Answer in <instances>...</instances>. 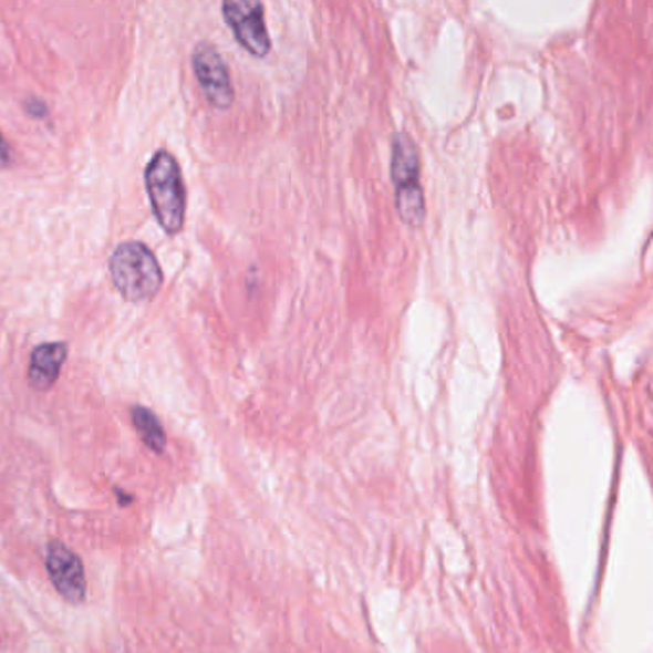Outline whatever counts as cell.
<instances>
[{
	"mask_svg": "<svg viewBox=\"0 0 653 653\" xmlns=\"http://www.w3.org/2000/svg\"><path fill=\"white\" fill-rule=\"evenodd\" d=\"M144 185L152 214L165 235L177 236L186 222V186L177 157L167 149H157L144 169Z\"/></svg>",
	"mask_w": 653,
	"mask_h": 653,
	"instance_id": "6da1fadb",
	"label": "cell"
},
{
	"mask_svg": "<svg viewBox=\"0 0 653 653\" xmlns=\"http://www.w3.org/2000/svg\"><path fill=\"white\" fill-rule=\"evenodd\" d=\"M115 290L131 303L156 298L164 286V270L154 251L143 242L128 240L117 246L107 261Z\"/></svg>",
	"mask_w": 653,
	"mask_h": 653,
	"instance_id": "7a4b0ae2",
	"label": "cell"
},
{
	"mask_svg": "<svg viewBox=\"0 0 653 653\" xmlns=\"http://www.w3.org/2000/svg\"><path fill=\"white\" fill-rule=\"evenodd\" d=\"M391 183L395 186L398 217L412 228L422 227L426 219V199L419 185V154L406 133L391 141Z\"/></svg>",
	"mask_w": 653,
	"mask_h": 653,
	"instance_id": "3957f363",
	"label": "cell"
},
{
	"mask_svg": "<svg viewBox=\"0 0 653 653\" xmlns=\"http://www.w3.org/2000/svg\"><path fill=\"white\" fill-rule=\"evenodd\" d=\"M193 68L201 93L217 110H228L235 104V86L225 58L214 44L201 41L193 52Z\"/></svg>",
	"mask_w": 653,
	"mask_h": 653,
	"instance_id": "277c9868",
	"label": "cell"
},
{
	"mask_svg": "<svg viewBox=\"0 0 653 653\" xmlns=\"http://www.w3.org/2000/svg\"><path fill=\"white\" fill-rule=\"evenodd\" d=\"M222 18L232 29L236 41L243 50H248L251 56L263 58L272 49L267 23H265V8L261 2H225L222 4Z\"/></svg>",
	"mask_w": 653,
	"mask_h": 653,
	"instance_id": "5b68a950",
	"label": "cell"
},
{
	"mask_svg": "<svg viewBox=\"0 0 653 653\" xmlns=\"http://www.w3.org/2000/svg\"><path fill=\"white\" fill-rule=\"evenodd\" d=\"M46 571L58 594L65 602L73 605L85 602L86 577L83 561L62 540H50L46 547Z\"/></svg>",
	"mask_w": 653,
	"mask_h": 653,
	"instance_id": "8992f818",
	"label": "cell"
},
{
	"mask_svg": "<svg viewBox=\"0 0 653 653\" xmlns=\"http://www.w3.org/2000/svg\"><path fill=\"white\" fill-rule=\"evenodd\" d=\"M65 361H68V343L64 341L39 343L29 356V385L35 391L52 390Z\"/></svg>",
	"mask_w": 653,
	"mask_h": 653,
	"instance_id": "52a82bcc",
	"label": "cell"
},
{
	"mask_svg": "<svg viewBox=\"0 0 653 653\" xmlns=\"http://www.w3.org/2000/svg\"><path fill=\"white\" fill-rule=\"evenodd\" d=\"M131 418H133V426H135L136 434L143 439L144 445L152 453L162 455L165 447H167V437H165L164 426H162V422H159L156 414L146 406H135L131 411Z\"/></svg>",
	"mask_w": 653,
	"mask_h": 653,
	"instance_id": "ba28073f",
	"label": "cell"
},
{
	"mask_svg": "<svg viewBox=\"0 0 653 653\" xmlns=\"http://www.w3.org/2000/svg\"><path fill=\"white\" fill-rule=\"evenodd\" d=\"M23 106H25V112H28L29 115L37 117V120H43V117H46V114H49V107H46V104L41 102V100L35 99V96L25 100Z\"/></svg>",
	"mask_w": 653,
	"mask_h": 653,
	"instance_id": "9c48e42d",
	"label": "cell"
},
{
	"mask_svg": "<svg viewBox=\"0 0 653 653\" xmlns=\"http://www.w3.org/2000/svg\"><path fill=\"white\" fill-rule=\"evenodd\" d=\"M12 164H14V152H12V146L8 144L7 138L0 133V169L10 167Z\"/></svg>",
	"mask_w": 653,
	"mask_h": 653,
	"instance_id": "30bf717a",
	"label": "cell"
},
{
	"mask_svg": "<svg viewBox=\"0 0 653 653\" xmlns=\"http://www.w3.org/2000/svg\"><path fill=\"white\" fill-rule=\"evenodd\" d=\"M115 493H117V497H120V505H128V502H131V500H128L131 497L123 495L122 490L115 489Z\"/></svg>",
	"mask_w": 653,
	"mask_h": 653,
	"instance_id": "8fae6325",
	"label": "cell"
}]
</instances>
